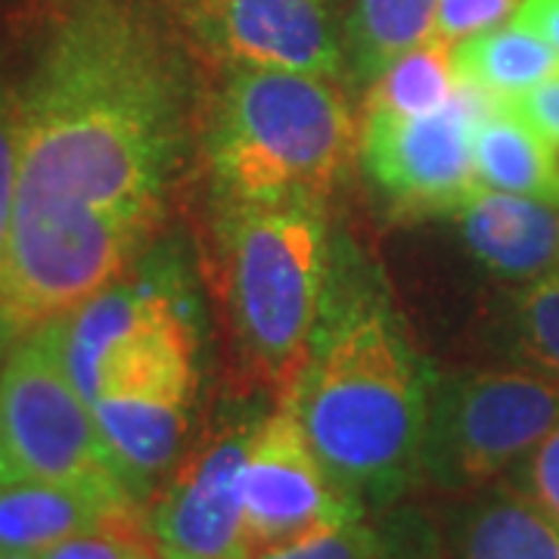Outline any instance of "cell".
I'll list each match as a JSON object with an SVG mask.
<instances>
[{
    "label": "cell",
    "instance_id": "cell-12",
    "mask_svg": "<svg viewBox=\"0 0 559 559\" xmlns=\"http://www.w3.org/2000/svg\"><path fill=\"white\" fill-rule=\"evenodd\" d=\"M193 401L197 373H178L106 392L91 404L103 439L119 457L143 500L150 495V485L171 473V466L183 454Z\"/></svg>",
    "mask_w": 559,
    "mask_h": 559
},
{
    "label": "cell",
    "instance_id": "cell-6",
    "mask_svg": "<svg viewBox=\"0 0 559 559\" xmlns=\"http://www.w3.org/2000/svg\"><path fill=\"white\" fill-rule=\"evenodd\" d=\"M557 426V377L522 364L436 377L419 481L444 495L479 491L503 479Z\"/></svg>",
    "mask_w": 559,
    "mask_h": 559
},
{
    "label": "cell",
    "instance_id": "cell-17",
    "mask_svg": "<svg viewBox=\"0 0 559 559\" xmlns=\"http://www.w3.org/2000/svg\"><path fill=\"white\" fill-rule=\"evenodd\" d=\"M454 69L463 84L495 97L498 103H507L557 75L559 53L535 32L510 20V25H498L481 35L457 40Z\"/></svg>",
    "mask_w": 559,
    "mask_h": 559
},
{
    "label": "cell",
    "instance_id": "cell-25",
    "mask_svg": "<svg viewBox=\"0 0 559 559\" xmlns=\"http://www.w3.org/2000/svg\"><path fill=\"white\" fill-rule=\"evenodd\" d=\"M520 7L522 0H439L436 35L457 44L488 28L507 25V20H513Z\"/></svg>",
    "mask_w": 559,
    "mask_h": 559
},
{
    "label": "cell",
    "instance_id": "cell-5",
    "mask_svg": "<svg viewBox=\"0 0 559 559\" xmlns=\"http://www.w3.org/2000/svg\"><path fill=\"white\" fill-rule=\"evenodd\" d=\"M0 454L10 479L62 485L109 513H140L143 498L103 439L66 364V314L13 342L0 370Z\"/></svg>",
    "mask_w": 559,
    "mask_h": 559
},
{
    "label": "cell",
    "instance_id": "cell-19",
    "mask_svg": "<svg viewBox=\"0 0 559 559\" xmlns=\"http://www.w3.org/2000/svg\"><path fill=\"white\" fill-rule=\"evenodd\" d=\"M460 79L454 69V40L432 35L401 53L385 72L367 84L364 112L389 116H429L457 97Z\"/></svg>",
    "mask_w": 559,
    "mask_h": 559
},
{
    "label": "cell",
    "instance_id": "cell-11",
    "mask_svg": "<svg viewBox=\"0 0 559 559\" xmlns=\"http://www.w3.org/2000/svg\"><path fill=\"white\" fill-rule=\"evenodd\" d=\"M187 28L234 69L340 79L342 32L330 0H178Z\"/></svg>",
    "mask_w": 559,
    "mask_h": 559
},
{
    "label": "cell",
    "instance_id": "cell-24",
    "mask_svg": "<svg viewBox=\"0 0 559 559\" xmlns=\"http://www.w3.org/2000/svg\"><path fill=\"white\" fill-rule=\"evenodd\" d=\"M559 525V426L503 476Z\"/></svg>",
    "mask_w": 559,
    "mask_h": 559
},
{
    "label": "cell",
    "instance_id": "cell-20",
    "mask_svg": "<svg viewBox=\"0 0 559 559\" xmlns=\"http://www.w3.org/2000/svg\"><path fill=\"white\" fill-rule=\"evenodd\" d=\"M510 340L522 367L559 380V274L528 280L513 293Z\"/></svg>",
    "mask_w": 559,
    "mask_h": 559
},
{
    "label": "cell",
    "instance_id": "cell-22",
    "mask_svg": "<svg viewBox=\"0 0 559 559\" xmlns=\"http://www.w3.org/2000/svg\"><path fill=\"white\" fill-rule=\"evenodd\" d=\"M150 547H159L150 522L140 520V513H124L53 544L40 559H140Z\"/></svg>",
    "mask_w": 559,
    "mask_h": 559
},
{
    "label": "cell",
    "instance_id": "cell-26",
    "mask_svg": "<svg viewBox=\"0 0 559 559\" xmlns=\"http://www.w3.org/2000/svg\"><path fill=\"white\" fill-rule=\"evenodd\" d=\"M507 106L520 119L528 121L554 150H559V72L535 84L532 91H525L520 97L507 100Z\"/></svg>",
    "mask_w": 559,
    "mask_h": 559
},
{
    "label": "cell",
    "instance_id": "cell-8",
    "mask_svg": "<svg viewBox=\"0 0 559 559\" xmlns=\"http://www.w3.org/2000/svg\"><path fill=\"white\" fill-rule=\"evenodd\" d=\"M495 97L460 81L454 100L429 116L364 112L358 153L367 178L404 215H457L481 183L473 124Z\"/></svg>",
    "mask_w": 559,
    "mask_h": 559
},
{
    "label": "cell",
    "instance_id": "cell-7",
    "mask_svg": "<svg viewBox=\"0 0 559 559\" xmlns=\"http://www.w3.org/2000/svg\"><path fill=\"white\" fill-rule=\"evenodd\" d=\"M66 364L94 404L116 389L197 373V333L171 289L119 280L66 314Z\"/></svg>",
    "mask_w": 559,
    "mask_h": 559
},
{
    "label": "cell",
    "instance_id": "cell-9",
    "mask_svg": "<svg viewBox=\"0 0 559 559\" xmlns=\"http://www.w3.org/2000/svg\"><path fill=\"white\" fill-rule=\"evenodd\" d=\"M261 419L227 411L171 466L150 510L165 559H252L242 516V466Z\"/></svg>",
    "mask_w": 559,
    "mask_h": 559
},
{
    "label": "cell",
    "instance_id": "cell-13",
    "mask_svg": "<svg viewBox=\"0 0 559 559\" xmlns=\"http://www.w3.org/2000/svg\"><path fill=\"white\" fill-rule=\"evenodd\" d=\"M469 252L500 277L559 274V205L479 187L457 212Z\"/></svg>",
    "mask_w": 559,
    "mask_h": 559
},
{
    "label": "cell",
    "instance_id": "cell-4",
    "mask_svg": "<svg viewBox=\"0 0 559 559\" xmlns=\"http://www.w3.org/2000/svg\"><path fill=\"white\" fill-rule=\"evenodd\" d=\"M358 143L355 116L330 79L234 69L212 119L209 159L227 202H323Z\"/></svg>",
    "mask_w": 559,
    "mask_h": 559
},
{
    "label": "cell",
    "instance_id": "cell-2",
    "mask_svg": "<svg viewBox=\"0 0 559 559\" xmlns=\"http://www.w3.org/2000/svg\"><path fill=\"white\" fill-rule=\"evenodd\" d=\"M432 382L380 283L342 259L330 271L305 367L280 401L299 417L336 488L367 516L419 485Z\"/></svg>",
    "mask_w": 559,
    "mask_h": 559
},
{
    "label": "cell",
    "instance_id": "cell-14",
    "mask_svg": "<svg viewBox=\"0 0 559 559\" xmlns=\"http://www.w3.org/2000/svg\"><path fill=\"white\" fill-rule=\"evenodd\" d=\"M448 559H559V525L500 479L463 495L448 520Z\"/></svg>",
    "mask_w": 559,
    "mask_h": 559
},
{
    "label": "cell",
    "instance_id": "cell-23",
    "mask_svg": "<svg viewBox=\"0 0 559 559\" xmlns=\"http://www.w3.org/2000/svg\"><path fill=\"white\" fill-rule=\"evenodd\" d=\"M20 112L22 97L0 81V261L7 255L13 209H16V180H20Z\"/></svg>",
    "mask_w": 559,
    "mask_h": 559
},
{
    "label": "cell",
    "instance_id": "cell-27",
    "mask_svg": "<svg viewBox=\"0 0 559 559\" xmlns=\"http://www.w3.org/2000/svg\"><path fill=\"white\" fill-rule=\"evenodd\" d=\"M513 22L535 32L559 53V0H522Z\"/></svg>",
    "mask_w": 559,
    "mask_h": 559
},
{
    "label": "cell",
    "instance_id": "cell-1",
    "mask_svg": "<svg viewBox=\"0 0 559 559\" xmlns=\"http://www.w3.org/2000/svg\"><path fill=\"white\" fill-rule=\"evenodd\" d=\"M20 97L0 314L28 333L124 277L165 215L183 106L178 60L128 0H79Z\"/></svg>",
    "mask_w": 559,
    "mask_h": 559
},
{
    "label": "cell",
    "instance_id": "cell-30",
    "mask_svg": "<svg viewBox=\"0 0 559 559\" xmlns=\"http://www.w3.org/2000/svg\"><path fill=\"white\" fill-rule=\"evenodd\" d=\"M0 559H40L38 554H0Z\"/></svg>",
    "mask_w": 559,
    "mask_h": 559
},
{
    "label": "cell",
    "instance_id": "cell-15",
    "mask_svg": "<svg viewBox=\"0 0 559 559\" xmlns=\"http://www.w3.org/2000/svg\"><path fill=\"white\" fill-rule=\"evenodd\" d=\"M473 165L488 190L559 205V150L507 103L491 106L473 124Z\"/></svg>",
    "mask_w": 559,
    "mask_h": 559
},
{
    "label": "cell",
    "instance_id": "cell-18",
    "mask_svg": "<svg viewBox=\"0 0 559 559\" xmlns=\"http://www.w3.org/2000/svg\"><path fill=\"white\" fill-rule=\"evenodd\" d=\"M439 0H352L342 50L352 79L370 84L401 53L436 35Z\"/></svg>",
    "mask_w": 559,
    "mask_h": 559
},
{
    "label": "cell",
    "instance_id": "cell-10",
    "mask_svg": "<svg viewBox=\"0 0 559 559\" xmlns=\"http://www.w3.org/2000/svg\"><path fill=\"white\" fill-rule=\"evenodd\" d=\"M242 516L252 557L333 528L364 520L323 469L299 417L280 401L274 414L261 417L242 466Z\"/></svg>",
    "mask_w": 559,
    "mask_h": 559
},
{
    "label": "cell",
    "instance_id": "cell-21",
    "mask_svg": "<svg viewBox=\"0 0 559 559\" xmlns=\"http://www.w3.org/2000/svg\"><path fill=\"white\" fill-rule=\"evenodd\" d=\"M401 532L382 528L367 520H352L320 528L314 535L267 547L252 559H395L399 557Z\"/></svg>",
    "mask_w": 559,
    "mask_h": 559
},
{
    "label": "cell",
    "instance_id": "cell-31",
    "mask_svg": "<svg viewBox=\"0 0 559 559\" xmlns=\"http://www.w3.org/2000/svg\"><path fill=\"white\" fill-rule=\"evenodd\" d=\"M330 3H336V0H330Z\"/></svg>",
    "mask_w": 559,
    "mask_h": 559
},
{
    "label": "cell",
    "instance_id": "cell-3",
    "mask_svg": "<svg viewBox=\"0 0 559 559\" xmlns=\"http://www.w3.org/2000/svg\"><path fill=\"white\" fill-rule=\"evenodd\" d=\"M218 259L234 340L255 380L283 399L305 367L333 271L323 202H227Z\"/></svg>",
    "mask_w": 559,
    "mask_h": 559
},
{
    "label": "cell",
    "instance_id": "cell-16",
    "mask_svg": "<svg viewBox=\"0 0 559 559\" xmlns=\"http://www.w3.org/2000/svg\"><path fill=\"white\" fill-rule=\"evenodd\" d=\"M112 516L81 491L38 479L0 481V554H44Z\"/></svg>",
    "mask_w": 559,
    "mask_h": 559
},
{
    "label": "cell",
    "instance_id": "cell-29",
    "mask_svg": "<svg viewBox=\"0 0 559 559\" xmlns=\"http://www.w3.org/2000/svg\"><path fill=\"white\" fill-rule=\"evenodd\" d=\"M395 559H444V557H441L436 547H426V540H419V544H407V538H404L399 557Z\"/></svg>",
    "mask_w": 559,
    "mask_h": 559
},
{
    "label": "cell",
    "instance_id": "cell-28",
    "mask_svg": "<svg viewBox=\"0 0 559 559\" xmlns=\"http://www.w3.org/2000/svg\"><path fill=\"white\" fill-rule=\"evenodd\" d=\"M22 333L10 323V320L0 314V370H3V360L10 355V348H13V342L20 340ZM10 479V469H7V463H3V454H0V481Z\"/></svg>",
    "mask_w": 559,
    "mask_h": 559
}]
</instances>
